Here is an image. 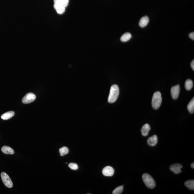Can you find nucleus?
<instances>
[{
  "mask_svg": "<svg viewBox=\"0 0 194 194\" xmlns=\"http://www.w3.org/2000/svg\"><path fill=\"white\" fill-rule=\"evenodd\" d=\"M54 7L57 13L60 15L63 14L68 6L69 0H54Z\"/></svg>",
  "mask_w": 194,
  "mask_h": 194,
  "instance_id": "f257e3e1",
  "label": "nucleus"
},
{
  "mask_svg": "<svg viewBox=\"0 0 194 194\" xmlns=\"http://www.w3.org/2000/svg\"><path fill=\"white\" fill-rule=\"evenodd\" d=\"M119 93V90L118 86L113 85L111 87L108 102L110 103H113L115 102L118 97Z\"/></svg>",
  "mask_w": 194,
  "mask_h": 194,
  "instance_id": "f03ea898",
  "label": "nucleus"
},
{
  "mask_svg": "<svg viewBox=\"0 0 194 194\" xmlns=\"http://www.w3.org/2000/svg\"><path fill=\"white\" fill-rule=\"evenodd\" d=\"M162 102V97L161 93L159 92H155L153 94L152 100V105L153 109L157 110L159 109L161 105Z\"/></svg>",
  "mask_w": 194,
  "mask_h": 194,
  "instance_id": "7ed1b4c3",
  "label": "nucleus"
},
{
  "mask_svg": "<svg viewBox=\"0 0 194 194\" xmlns=\"http://www.w3.org/2000/svg\"><path fill=\"white\" fill-rule=\"evenodd\" d=\"M142 180L146 186L150 189H153L156 186V183L150 175L145 173L142 175Z\"/></svg>",
  "mask_w": 194,
  "mask_h": 194,
  "instance_id": "20e7f679",
  "label": "nucleus"
},
{
  "mask_svg": "<svg viewBox=\"0 0 194 194\" xmlns=\"http://www.w3.org/2000/svg\"><path fill=\"white\" fill-rule=\"evenodd\" d=\"M1 177L3 183L6 186L9 188H11L13 187V184L12 181L8 175L6 173L3 172L1 173Z\"/></svg>",
  "mask_w": 194,
  "mask_h": 194,
  "instance_id": "39448f33",
  "label": "nucleus"
},
{
  "mask_svg": "<svg viewBox=\"0 0 194 194\" xmlns=\"http://www.w3.org/2000/svg\"><path fill=\"white\" fill-rule=\"evenodd\" d=\"M36 96L34 94L32 93H29L27 94L23 97V100H22V102L24 104H29L33 102L36 99Z\"/></svg>",
  "mask_w": 194,
  "mask_h": 194,
  "instance_id": "423d86ee",
  "label": "nucleus"
},
{
  "mask_svg": "<svg viewBox=\"0 0 194 194\" xmlns=\"http://www.w3.org/2000/svg\"><path fill=\"white\" fill-rule=\"evenodd\" d=\"M180 87L179 85L174 86L171 88V94L173 99L176 100L178 99L179 95Z\"/></svg>",
  "mask_w": 194,
  "mask_h": 194,
  "instance_id": "0eeeda50",
  "label": "nucleus"
},
{
  "mask_svg": "<svg viewBox=\"0 0 194 194\" xmlns=\"http://www.w3.org/2000/svg\"><path fill=\"white\" fill-rule=\"evenodd\" d=\"M102 173L104 176L112 177L114 174V170L112 167L107 166L103 169Z\"/></svg>",
  "mask_w": 194,
  "mask_h": 194,
  "instance_id": "6e6552de",
  "label": "nucleus"
},
{
  "mask_svg": "<svg viewBox=\"0 0 194 194\" xmlns=\"http://www.w3.org/2000/svg\"><path fill=\"white\" fill-rule=\"evenodd\" d=\"M182 168V166L180 163H174L170 166V169L175 174H178L181 172Z\"/></svg>",
  "mask_w": 194,
  "mask_h": 194,
  "instance_id": "1a4fd4ad",
  "label": "nucleus"
},
{
  "mask_svg": "<svg viewBox=\"0 0 194 194\" xmlns=\"http://www.w3.org/2000/svg\"><path fill=\"white\" fill-rule=\"evenodd\" d=\"M158 142V137L156 135H154L148 138L147 142L150 146H154L157 144Z\"/></svg>",
  "mask_w": 194,
  "mask_h": 194,
  "instance_id": "9d476101",
  "label": "nucleus"
},
{
  "mask_svg": "<svg viewBox=\"0 0 194 194\" xmlns=\"http://www.w3.org/2000/svg\"><path fill=\"white\" fill-rule=\"evenodd\" d=\"M149 22V19L147 16L143 17L140 20L139 25L141 28H145L148 24Z\"/></svg>",
  "mask_w": 194,
  "mask_h": 194,
  "instance_id": "9b49d317",
  "label": "nucleus"
},
{
  "mask_svg": "<svg viewBox=\"0 0 194 194\" xmlns=\"http://www.w3.org/2000/svg\"><path fill=\"white\" fill-rule=\"evenodd\" d=\"M150 129V126L149 124H145L144 126H143L141 130L142 134L144 136H147Z\"/></svg>",
  "mask_w": 194,
  "mask_h": 194,
  "instance_id": "f8f14e48",
  "label": "nucleus"
},
{
  "mask_svg": "<svg viewBox=\"0 0 194 194\" xmlns=\"http://www.w3.org/2000/svg\"><path fill=\"white\" fill-rule=\"evenodd\" d=\"M1 150L3 153L6 154L13 155L14 154V151L12 148L7 146H3L1 148Z\"/></svg>",
  "mask_w": 194,
  "mask_h": 194,
  "instance_id": "ddd939ff",
  "label": "nucleus"
},
{
  "mask_svg": "<svg viewBox=\"0 0 194 194\" xmlns=\"http://www.w3.org/2000/svg\"><path fill=\"white\" fill-rule=\"evenodd\" d=\"M15 115V112L13 111H9L3 114L1 116V118L4 120H6L11 118Z\"/></svg>",
  "mask_w": 194,
  "mask_h": 194,
  "instance_id": "4468645a",
  "label": "nucleus"
},
{
  "mask_svg": "<svg viewBox=\"0 0 194 194\" xmlns=\"http://www.w3.org/2000/svg\"><path fill=\"white\" fill-rule=\"evenodd\" d=\"M185 186L187 187L189 189L192 190H194V180H187L185 183Z\"/></svg>",
  "mask_w": 194,
  "mask_h": 194,
  "instance_id": "2eb2a0df",
  "label": "nucleus"
},
{
  "mask_svg": "<svg viewBox=\"0 0 194 194\" xmlns=\"http://www.w3.org/2000/svg\"><path fill=\"white\" fill-rule=\"evenodd\" d=\"M132 38V35L130 33H124L121 37V41L123 42H125L129 41Z\"/></svg>",
  "mask_w": 194,
  "mask_h": 194,
  "instance_id": "dca6fc26",
  "label": "nucleus"
},
{
  "mask_svg": "<svg viewBox=\"0 0 194 194\" xmlns=\"http://www.w3.org/2000/svg\"><path fill=\"white\" fill-rule=\"evenodd\" d=\"M185 86L187 90H191L193 87V82L190 79L187 80L185 82Z\"/></svg>",
  "mask_w": 194,
  "mask_h": 194,
  "instance_id": "f3484780",
  "label": "nucleus"
},
{
  "mask_svg": "<svg viewBox=\"0 0 194 194\" xmlns=\"http://www.w3.org/2000/svg\"><path fill=\"white\" fill-rule=\"evenodd\" d=\"M189 112L191 114H193L194 112V98L189 102L187 106Z\"/></svg>",
  "mask_w": 194,
  "mask_h": 194,
  "instance_id": "a211bd4d",
  "label": "nucleus"
},
{
  "mask_svg": "<svg viewBox=\"0 0 194 194\" xmlns=\"http://www.w3.org/2000/svg\"><path fill=\"white\" fill-rule=\"evenodd\" d=\"M59 152H60L61 156H65V155L68 154V148L66 147H63L60 148V150H59Z\"/></svg>",
  "mask_w": 194,
  "mask_h": 194,
  "instance_id": "6ab92c4d",
  "label": "nucleus"
},
{
  "mask_svg": "<svg viewBox=\"0 0 194 194\" xmlns=\"http://www.w3.org/2000/svg\"><path fill=\"white\" fill-rule=\"evenodd\" d=\"M124 190V187L123 186H120L118 187L115 189L113 192V194H121L122 193Z\"/></svg>",
  "mask_w": 194,
  "mask_h": 194,
  "instance_id": "aec40b11",
  "label": "nucleus"
},
{
  "mask_svg": "<svg viewBox=\"0 0 194 194\" xmlns=\"http://www.w3.org/2000/svg\"><path fill=\"white\" fill-rule=\"evenodd\" d=\"M69 167L73 170H76L78 169V167L76 163H70L68 165Z\"/></svg>",
  "mask_w": 194,
  "mask_h": 194,
  "instance_id": "412c9836",
  "label": "nucleus"
},
{
  "mask_svg": "<svg viewBox=\"0 0 194 194\" xmlns=\"http://www.w3.org/2000/svg\"><path fill=\"white\" fill-rule=\"evenodd\" d=\"M189 38L191 39L192 40H194V33H190V34L189 35Z\"/></svg>",
  "mask_w": 194,
  "mask_h": 194,
  "instance_id": "4be33fe9",
  "label": "nucleus"
},
{
  "mask_svg": "<svg viewBox=\"0 0 194 194\" xmlns=\"http://www.w3.org/2000/svg\"><path fill=\"white\" fill-rule=\"evenodd\" d=\"M190 65H191V67L193 70H194V60H193L191 64H190Z\"/></svg>",
  "mask_w": 194,
  "mask_h": 194,
  "instance_id": "5701e85b",
  "label": "nucleus"
},
{
  "mask_svg": "<svg viewBox=\"0 0 194 194\" xmlns=\"http://www.w3.org/2000/svg\"><path fill=\"white\" fill-rule=\"evenodd\" d=\"M191 166L192 168H194V163H192L191 165Z\"/></svg>",
  "mask_w": 194,
  "mask_h": 194,
  "instance_id": "b1692460",
  "label": "nucleus"
}]
</instances>
